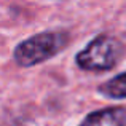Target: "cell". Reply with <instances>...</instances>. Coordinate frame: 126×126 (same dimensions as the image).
I'll return each mask as SVG.
<instances>
[{
	"instance_id": "6da1fadb",
	"label": "cell",
	"mask_w": 126,
	"mask_h": 126,
	"mask_svg": "<svg viewBox=\"0 0 126 126\" xmlns=\"http://www.w3.org/2000/svg\"><path fill=\"white\" fill-rule=\"evenodd\" d=\"M69 43V34L64 31H46L18 43L13 51L16 64L21 67H34L51 59Z\"/></svg>"
},
{
	"instance_id": "277c9868",
	"label": "cell",
	"mask_w": 126,
	"mask_h": 126,
	"mask_svg": "<svg viewBox=\"0 0 126 126\" xmlns=\"http://www.w3.org/2000/svg\"><path fill=\"white\" fill-rule=\"evenodd\" d=\"M102 96L109 99H126V72L115 75L97 88Z\"/></svg>"
},
{
	"instance_id": "3957f363",
	"label": "cell",
	"mask_w": 126,
	"mask_h": 126,
	"mask_svg": "<svg viewBox=\"0 0 126 126\" xmlns=\"http://www.w3.org/2000/svg\"><path fill=\"white\" fill-rule=\"evenodd\" d=\"M80 126H126V107H107L85 117Z\"/></svg>"
},
{
	"instance_id": "7a4b0ae2",
	"label": "cell",
	"mask_w": 126,
	"mask_h": 126,
	"mask_svg": "<svg viewBox=\"0 0 126 126\" xmlns=\"http://www.w3.org/2000/svg\"><path fill=\"white\" fill-rule=\"evenodd\" d=\"M125 46L118 38L110 35H99L91 40L78 54L75 62L81 70L88 72H105L113 69L121 59Z\"/></svg>"
}]
</instances>
